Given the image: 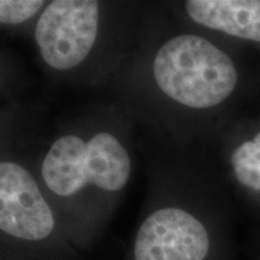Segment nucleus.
<instances>
[{
  "label": "nucleus",
  "instance_id": "nucleus-1",
  "mask_svg": "<svg viewBox=\"0 0 260 260\" xmlns=\"http://www.w3.org/2000/svg\"><path fill=\"white\" fill-rule=\"evenodd\" d=\"M40 171L48 191L63 203L59 216L71 242L77 246L80 194L87 187L107 194L121 191L132 175V159L123 142L110 132L65 134L50 146Z\"/></svg>",
  "mask_w": 260,
  "mask_h": 260
},
{
  "label": "nucleus",
  "instance_id": "nucleus-2",
  "mask_svg": "<svg viewBox=\"0 0 260 260\" xmlns=\"http://www.w3.org/2000/svg\"><path fill=\"white\" fill-rule=\"evenodd\" d=\"M2 260H67L69 234L34 176L17 161L0 162Z\"/></svg>",
  "mask_w": 260,
  "mask_h": 260
},
{
  "label": "nucleus",
  "instance_id": "nucleus-3",
  "mask_svg": "<svg viewBox=\"0 0 260 260\" xmlns=\"http://www.w3.org/2000/svg\"><path fill=\"white\" fill-rule=\"evenodd\" d=\"M151 76L165 99L187 111L217 107L232 95L239 82L229 54L190 32L162 42L152 58Z\"/></svg>",
  "mask_w": 260,
  "mask_h": 260
},
{
  "label": "nucleus",
  "instance_id": "nucleus-4",
  "mask_svg": "<svg viewBox=\"0 0 260 260\" xmlns=\"http://www.w3.org/2000/svg\"><path fill=\"white\" fill-rule=\"evenodd\" d=\"M223 237L210 216L188 204L165 203L140 222L125 260H222Z\"/></svg>",
  "mask_w": 260,
  "mask_h": 260
},
{
  "label": "nucleus",
  "instance_id": "nucleus-5",
  "mask_svg": "<svg viewBox=\"0 0 260 260\" xmlns=\"http://www.w3.org/2000/svg\"><path fill=\"white\" fill-rule=\"evenodd\" d=\"M102 5L93 0H54L35 24L34 38L44 63L56 71L80 67L95 46Z\"/></svg>",
  "mask_w": 260,
  "mask_h": 260
},
{
  "label": "nucleus",
  "instance_id": "nucleus-6",
  "mask_svg": "<svg viewBox=\"0 0 260 260\" xmlns=\"http://www.w3.org/2000/svg\"><path fill=\"white\" fill-rule=\"evenodd\" d=\"M184 11L200 27L260 42V0H188Z\"/></svg>",
  "mask_w": 260,
  "mask_h": 260
},
{
  "label": "nucleus",
  "instance_id": "nucleus-7",
  "mask_svg": "<svg viewBox=\"0 0 260 260\" xmlns=\"http://www.w3.org/2000/svg\"><path fill=\"white\" fill-rule=\"evenodd\" d=\"M229 161L237 183L260 194V130L233 149Z\"/></svg>",
  "mask_w": 260,
  "mask_h": 260
},
{
  "label": "nucleus",
  "instance_id": "nucleus-8",
  "mask_svg": "<svg viewBox=\"0 0 260 260\" xmlns=\"http://www.w3.org/2000/svg\"><path fill=\"white\" fill-rule=\"evenodd\" d=\"M45 8L46 3L42 0H2L0 22L6 25L23 24Z\"/></svg>",
  "mask_w": 260,
  "mask_h": 260
}]
</instances>
